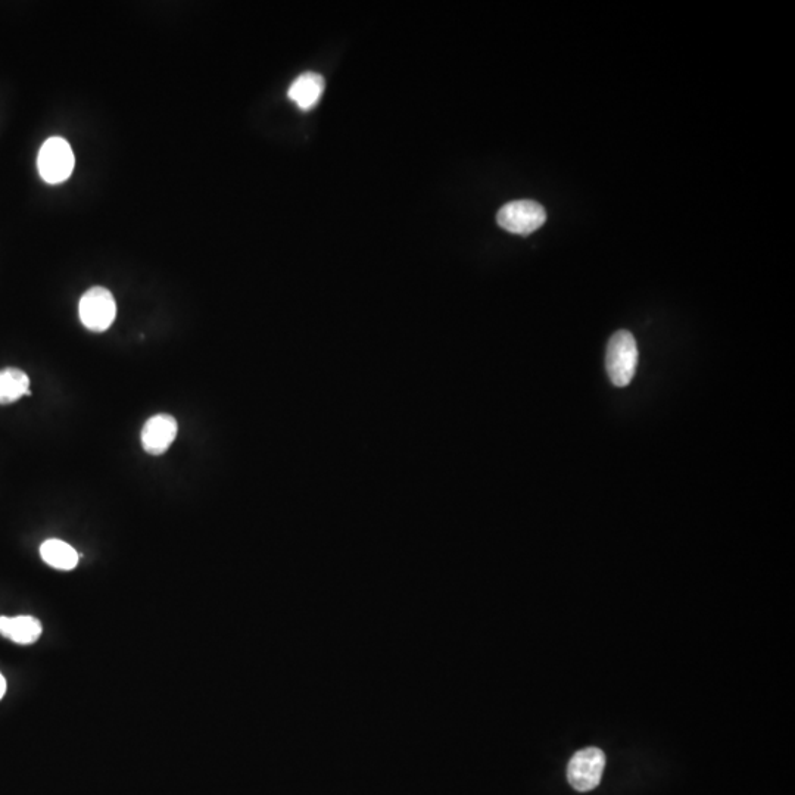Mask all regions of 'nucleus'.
<instances>
[{
    "instance_id": "nucleus-1",
    "label": "nucleus",
    "mask_w": 795,
    "mask_h": 795,
    "mask_svg": "<svg viewBox=\"0 0 795 795\" xmlns=\"http://www.w3.org/2000/svg\"><path fill=\"white\" fill-rule=\"evenodd\" d=\"M606 367L610 382L617 388H625L634 379L638 367V345L628 330H620L611 336L607 345Z\"/></svg>"
},
{
    "instance_id": "nucleus-2",
    "label": "nucleus",
    "mask_w": 795,
    "mask_h": 795,
    "mask_svg": "<svg viewBox=\"0 0 795 795\" xmlns=\"http://www.w3.org/2000/svg\"><path fill=\"white\" fill-rule=\"evenodd\" d=\"M76 165L70 143L62 137H51L43 143L37 157L40 177L49 185H59L70 179Z\"/></svg>"
},
{
    "instance_id": "nucleus-3",
    "label": "nucleus",
    "mask_w": 795,
    "mask_h": 795,
    "mask_svg": "<svg viewBox=\"0 0 795 795\" xmlns=\"http://www.w3.org/2000/svg\"><path fill=\"white\" fill-rule=\"evenodd\" d=\"M79 316L83 326L90 332H105L112 326L117 316L114 295L101 286L89 289L81 296Z\"/></svg>"
},
{
    "instance_id": "nucleus-4",
    "label": "nucleus",
    "mask_w": 795,
    "mask_h": 795,
    "mask_svg": "<svg viewBox=\"0 0 795 795\" xmlns=\"http://www.w3.org/2000/svg\"><path fill=\"white\" fill-rule=\"evenodd\" d=\"M498 226L514 235L528 236L544 226L547 212L538 202L514 201L505 204L497 215Z\"/></svg>"
},
{
    "instance_id": "nucleus-5",
    "label": "nucleus",
    "mask_w": 795,
    "mask_h": 795,
    "mask_svg": "<svg viewBox=\"0 0 795 795\" xmlns=\"http://www.w3.org/2000/svg\"><path fill=\"white\" fill-rule=\"evenodd\" d=\"M606 756L600 748L589 747L578 751L570 760L567 779L576 791L586 793L600 785L603 778Z\"/></svg>"
},
{
    "instance_id": "nucleus-6",
    "label": "nucleus",
    "mask_w": 795,
    "mask_h": 795,
    "mask_svg": "<svg viewBox=\"0 0 795 795\" xmlns=\"http://www.w3.org/2000/svg\"><path fill=\"white\" fill-rule=\"evenodd\" d=\"M179 424L170 414H157L142 429L143 450L151 455H162L176 439Z\"/></svg>"
},
{
    "instance_id": "nucleus-7",
    "label": "nucleus",
    "mask_w": 795,
    "mask_h": 795,
    "mask_svg": "<svg viewBox=\"0 0 795 795\" xmlns=\"http://www.w3.org/2000/svg\"><path fill=\"white\" fill-rule=\"evenodd\" d=\"M324 87H326V83L320 74H301L289 87V99L302 111H310L317 106L323 96Z\"/></svg>"
},
{
    "instance_id": "nucleus-8",
    "label": "nucleus",
    "mask_w": 795,
    "mask_h": 795,
    "mask_svg": "<svg viewBox=\"0 0 795 795\" xmlns=\"http://www.w3.org/2000/svg\"><path fill=\"white\" fill-rule=\"evenodd\" d=\"M42 623L31 616L0 617V634L15 644H34L42 635Z\"/></svg>"
},
{
    "instance_id": "nucleus-9",
    "label": "nucleus",
    "mask_w": 795,
    "mask_h": 795,
    "mask_svg": "<svg viewBox=\"0 0 795 795\" xmlns=\"http://www.w3.org/2000/svg\"><path fill=\"white\" fill-rule=\"evenodd\" d=\"M40 556L53 569L73 570L79 564V554L61 539H48L40 547Z\"/></svg>"
},
{
    "instance_id": "nucleus-10",
    "label": "nucleus",
    "mask_w": 795,
    "mask_h": 795,
    "mask_svg": "<svg viewBox=\"0 0 795 795\" xmlns=\"http://www.w3.org/2000/svg\"><path fill=\"white\" fill-rule=\"evenodd\" d=\"M30 394V377L23 370H0V404H12Z\"/></svg>"
},
{
    "instance_id": "nucleus-11",
    "label": "nucleus",
    "mask_w": 795,
    "mask_h": 795,
    "mask_svg": "<svg viewBox=\"0 0 795 795\" xmlns=\"http://www.w3.org/2000/svg\"><path fill=\"white\" fill-rule=\"evenodd\" d=\"M6 692V679L3 678L2 673H0V700H2L3 695Z\"/></svg>"
}]
</instances>
